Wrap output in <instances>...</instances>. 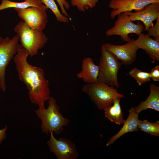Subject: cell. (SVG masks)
I'll return each instance as SVG.
<instances>
[{
	"label": "cell",
	"mask_w": 159,
	"mask_h": 159,
	"mask_svg": "<svg viewBox=\"0 0 159 159\" xmlns=\"http://www.w3.org/2000/svg\"></svg>",
	"instance_id": "f546056e"
},
{
	"label": "cell",
	"mask_w": 159,
	"mask_h": 159,
	"mask_svg": "<svg viewBox=\"0 0 159 159\" xmlns=\"http://www.w3.org/2000/svg\"><path fill=\"white\" fill-rule=\"evenodd\" d=\"M8 129V127L6 125L2 129L0 130V145L1 144L3 141L6 138V131Z\"/></svg>",
	"instance_id": "484cf974"
},
{
	"label": "cell",
	"mask_w": 159,
	"mask_h": 159,
	"mask_svg": "<svg viewBox=\"0 0 159 159\" xmlns=\"http://www.w3.org/2000/svg\"><path fill=\"white\" fill-rule=\"evenodd\" d=\"M48 101L47 108L44 106H39L34 112L41 120L40 127L43 133L48 135L52 131L59 135L63 132V127L68 125L70 120L63 117L54 97L51 96Z\"/></svg>",
	"instance_id": "7a4b0ae2"
},
{
	"label": "cell",
	"mask_w": 159,
	"mask_h": 159,
	"mask_svg": "<svg viewBox=\"0 0 159 159\" xmlns=\"http://www.w3.org/2000/svg\"><path fill=\"white\" fill-rule=\"evenodd\" d=\"M0 11L4 9L14 8L24 9L34 6L46 10L47 8L42 4L40 0H26L22 2H16L9 0H1Z\"/></svg>",
	"instance_id": "ac0fdd59"
},
{
	"label": "cell",
	"mask_w": 159,
	"mask_h": 159,
	"mask_svg": "<svg viewBox=\"0 0 159 159\" xmlns=\"http://www.w3.org/2000/svg\"><path fill=\"white\" fill-rule=\"evenodd\" d=\"M81 68V71L77 74V78L82 79L86 83L98 82L99 66L95 64L92 58H84L82 61Z\"/></svg>",
	"instance_id": "4fadbf2b"
},
{
	"label": "cell",
	"mask_w": 159,
	"mask_h": 159,
	"mask_svg": "<svg viewBox=\"0 0 159 159\" xmlns=\"http://www.w3.org/2000/svg\"><path fill=\"white\" fill-rule=\"evenodd\" d=\"M120 98H115L113 101V105L107 107L103 109L105 116L112 122L118 125L123 124L125 121L120 104Z\"/></svg>",
	"instance_id": "e0dca14e"
},
{
	"label": "cell",
	"mask_w": 159,
	"mask_h": 159,
	"mask_svg": "<svg viewBox=\"0 0 159 159\" xmlns=\"http://www.w3.org/2000/svg\"><path fill=\"white\" fill-rule=\"evenodd\" d=\"M28 51L20 48L14 57V61L19 80L26 85L31 102L39 106H44L51 97L49 83L43 69L32 66L27 60Z\"/></svg>",
	"instance_id": "6da1fadb"
},
{
	"label": "cell",
	"mask_w": 159,
	"mask_h": 159,
	"mask_svg": "<svg viewBox=\"0 0 159 159\" xmlns=\"http://www.w3.org/2000/svg\"><path fill=\"white\" fill-rule=\"evenodd\" d=\"M50 136L47 144L49 150L53 153L57 159H76L79 153L75 144L72 140L66 138L56 139L53 132L50 131Z\"/></svg>",
	"instance_id": "ba28073f"
},
{
	"label": "cell",
	"mask_w": 159,
	"mask_h": 159,
	"mask_svg": "<svg viewBox=\"0 0 159 159\" xmlns=\"http://www.w3.org/2000/svg\"><path fill=\"white\" fill-rule=\"evenodd\" d=\"M117 16L114 26L106 32L107 36L118 35L121 39L127 42L131 39L129 36V34L134 33L139 35L144 30L143 25L139 23L137 24L134 23L125 13H122Z\"/></svg>",
	"instance_id": "52a82bcc"
},
{
	"label": "cell",
	"mask_w": 159,
	"mask_h": 159,
	"mask_svg": "<svg viewBox=\"0 0 159 159\" xmlns=\"http://www.w3.org/2000/svg\"><path fill=\"white\" fill-rule=\"evenodd\" d=\"M26 0H23L24 1H25Z\"/></svg>",
	"instance_id": "f1b7e54d"
},
{
	"label": "cell",
	"mask_w": 159,
	"mask_h": 159,
	"mask_svg": "<svg viewBox=\"0 0 159 159\" xmlns=\"http://www.w3.org/2000/svg\"><path fill=\"white\" fill-rule=\"evenodd\" d=\"M14 31L19 36L22 48L31 57L36 55L48 40L42 31L32 29L22 21L15 26Z\"/></svg>",
	"instance_id": "3957f363"
},
{
	"label": "cell",
	"mask_w": 159,
	"mask_h": 159,
	"mask_svg": "<svg viewBox=\"0 0 159 159\" xmlns=\"http://www.w3.org/2000/svg\"><path fill=\"white\" fill-rule=\"evenodd\" d=\"M129 75L134 78L139 86L150 80V73L143 71L136 67L131 69L129 72Z\"/></svg>",
	"instance_id": "44dd1931"
},
{
	"label": "cell",
	"mask_w": 159,
	"mask_h": 159,
	"mask_svg": "<svg viewBox=\"0 0 159 159\" xmlns=\"http://www.w3.org/2000/svg\"><path fill=\"white\" fill-rule=\"evenodd\" d=\"M132 21H140L144 24L147 31L153 26V22L159 18V3H152L146 6L141 11L133 12H124Z\"/></svg>",
	"instance_id": "7c38bea8"
},
{
	"label": "cell",
	"mask_w": 159,
	"mask_h": 159,
	"mask_svg": "<svg viewBox=\"0 0 159 159\" xmlns=\"http://www.w3.org/2000/svg\"><path fill=\"white\" fill-rule=\"evenodd\" d=\"M135 40L139 49L144 50L153 60V62L159 60V42L142 33Z\"/></svg>",
	"instance_id": "5bb4252c"
},
{
	"label": "cell",
	"mask_w": 159,
	"mask_h": 159,
	"mask_svg": "<svg viewBox=\"0 0 159 159\" xmlns=\"http://www.w3.org/2000/svg\"><path fill=\"white\" fill-rule=\"evenodd\" d=\"M140 120L138 119V113L132 107L129 110V114L126 120H125L123 125L115 135L112 137L107 143L106 145L108 146L112 144L116 140L125 134L129 132L137 131L138 130V126Z\"/></svg>",
	"instance_id": "9a60e30c"
},
{
	"label": "cell",
	"mask_w": 159,
	"mask_h": 159,
	"mask_svg": "<svg viewBox=\"0 0 159 159\" xmlns=\"http://www.w3.org/2000/svg\"><path fill=\"white\" fill-rule=\"evenodd\" d=\"M101 47L114 54L122 64L127 65L135 62L137 52L139 49L135 40L132 39L124 44L115 45L107 43L103 44Z\"/></svg>",
	"instance_id": "30bf717a"
},
{
	"label": "cell",
	"mask_w": 159,
	"mask_h": 159,
	"mask_svg": "<svg viewBox=\"0 0 159 159\" xmlns=\"http://www.w3.org/2000/svg\"><path fill=\"white\" fill-rule=\"evenodd\" d=\"M138 127L141 130L151 135L159 136V121L150 122L147 120H140Z\"/></svg>",
	"instance_id": "d6986e66"
},
{
	"label": "cell",
	"mask_w": 159,
	"mask_h": 159,
	"mask_svg": "<svg viewBox=\"0 0 159 159\" xmlns=\"http://www.w3.org/2000/svg\"><path fill=\"white\" fill-rule=\"evenodd\" d=\"M149 87L150 92L147 99L133 107L134 111L138 114L143 110L149 109L159 111V87L151 83Z\"/></svg>",
	"instance_id": "2e32d148"
},
{
	"label": "cell",
	"mask_w": 159,
	"mask_h": 159,
	"mask_svg": "<svg viewBox=\"0 0 159 159\" xmlns=\"http://www.w3.org/2000/svg\"><path fill=\"white\" fill-rule=\"evenodd\" d=\"M42 4H44L47 8L49 9L55 16L57 21L64 23L68 22V17L61 12L54 0H40Z\"/></svg>",
	"instance_id": "ffe728a7"
},
{
	"label": "cell",
	"mask_w": 159,
	"mask_h": 159,
	"mask_svg": "<svg viewBox=\"0 0 159 159\" xmlns=\"http://www.w3.org/2000/svg\"><path fill=\"white\" fill-rule=\"evenodd\" d=\"M19 37L17 34L11 39L8 37L0 39V85L1 90L4 92L6 90V68L19 49L22 47L19 43Z\"/></svg>",
	"instance_id": "8992f818"
},
{
	"label": "cell",
	"mask_w": 159,
	"mask_h": 159,
	"mask_svg": "<svg viewBox=\"0 0 159 159\" xmlns=\"http://www.w3.org/2000/svg\"><path fill=\"white\" fill-rule=\"evenodd\" d=\"M101 55L98 65L99 72L98 82L118 88V72L121 62L114 54L101 47Z\"/></svg>",
	"instance_id": "5b68a950"
},
{
	"label": "cell",
	"mask_w": 159,
	"mask_h": 159,
	"mask_svg": "<svg viewBox=\"0 0 159 159\" xmlns=\"http://www.w3.org/2000/svg\"><path fill=\"white\" fill-rule=\"evenodd\" d=\"M154 3H159V0H111L109 6L112 9L110 13L111 19L126 11L134 10L138 11L143 10L147 5Z\"/></svg>",
	"instance_id": "8fae6325"
},
{
	"label": "cell",
	"mask_w": 159,
	"mask_h": 159,
	"mask_svg": "<svg viewBox=\"0 0 159 159\" xmlns=\"http://www.w3.org/2000/svg\"><path fill=\"white\" fill-rule=\"evenodd\" d=\"M82 90L101 110L112 105L115 98L124 97V95L119 93L113 86L102 82L86 83L83 86Z\"/></svg>",
	"instance_id": "277c9868"
},
{
	"label": "cell",
	"mask_w": 159,
	"mask_h": 159,
	"mask_svg": "<svg viewBox=\"0 0 159 159\" xmlns=\"http://www.w3.org/2000/svg\"><path fill=\"white\" fill-rule=\"evenodd\" d=\"M150 78L154 81H159V66L157 65L152 69L150 73Z\"/></svg>",
	"instance_id": "d4e9b609"
},
{
	"label": "cell",
	"mask_w": 159,
	"mask_h": 159,
	"mask_svg": "<svg viewBox=\"0 0 159 159\" xmlns=\"http://www.w3.org/2000/svg\"><path fill=\"white\" fill-rule=\"evenodd\" d=\"M2 37H1V36H0V39H1V38H2Z\"/></svg>",
	"instance_id": "4316f807"
},
{
	"label": "cell",
	"mask_w": 159,
	"mask_h": 159,
	"mask_svg": "<svg viewBox=\"0 0 159 159\" xmlns=\"http://www.w3.org/2000/svg\"><path fill=\"white\" fill-rule=\"evenodd\" d=\"M0 90H1V87L0 85Z\"/></svg>",
	"instance_id": "83f0119b"
},
{
	"label": "cell",
	"mask_w": 159,
	"mask_h": 159,
	"mask_svg": "<svg viewBox=\"0 0 159 159\" xmlns=\"http://www.w3.org/2000/svg\"><path fill=\"white\" fill-rule=\"evenodd\" d=\"M71 4L77 7L78 9L84 11L95 7L99 0H71Z\"/></svg>",
	"instance_id": "7402d4cb"
},
{
	"label": "cell",
	"mask_w": 159,
	"mask_h": 159,
	"mask_svg": "<svg viewBox=\"0 0 159 159\" xmlns=\"http://www.w3.org/2000/svg\"><path fill=\"white\" fill-rule=\"evenodd\" d=\"M146 31L148 36L153 37L155 39L159 42V18L156 19L155 25L149 28Z\"/></svg>",
	"instance_id": "603a6c76"
},
{
	"label": "cell",
	"mask_w": 159,
	"mask_h": 159,
	"mask_svg": "<svg viewBox=\"0 0 159 159\" xmlns=\"http://www.w3.org/2000/svg\"><path fill=\"white\" fill-rule=\"evenodd\" d=\"M61 9V12L64 15L68 17L69 16L66 11V9H68L70 7L69 4L66 0H56Z\"/></svg>",
	"instance_id": "cb8c5ba5"
},
{
	"label": "cell",
	"mask_w": 159,
	"mask_h": 159,
	"mask_svg": "<svg viewBox=\"0 0 159 159\" xmlns=\"http://www.w3.org/2000/svg\"><path fill=\"white\" fill-rule=\"evenodd\" d=\"M14 9L19 16L30 28L42 31L44 29L48 21L46 10L34 6Z\"/></svg>",
	"instance_id": "9c48e42d"
}]
</instances>
